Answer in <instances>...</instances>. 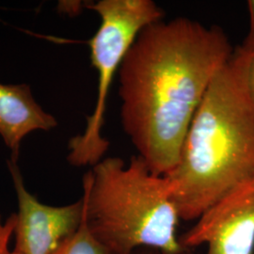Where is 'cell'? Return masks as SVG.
Segmentation results:
<instances>
[{
	"label": "cell",
	"instance_id": "obj_1",
	"mask_svg": "<svg viewBox=\"0 0 254 254\" xmlns=\"http://www.w3.org/2000/svg\"><path fill=\"white\" fill-rule=\"evenodd\" d=\"M234 50L220 27L185 17L139 32L119 69L121 121L152 173L174 170L194 115Z\"/></svg>",
	"mask_w": 254,
	"mask_h": 254
},
{
	"label": "cell",
	"instance_id": "obj_2",
	"mask_svg": "<svg viewBox=\"0 0 254 254\" xmlns=\"http://www.w3.org/2000/svg\"><path fill=\"white\" fill-rule=\"evenodd\" d=\"M180 219L196 220L219 199L254 178V104L235 49L194 115L178 163L165 176Z\"/></svg>",
	"mask_w": 254,
	"mask_h": 254
},
{
	"label": "cell",
	"instance_id": "obj_3",
	"mask_svg": "<svg viewBox=\"0 0 254 254\" xmlns=\"http://www.w3.org/2000/svg\"><path fill=\"white\" fill-rule=\"evenodd\" d=\"M83 209L92 236L111 254L137 249L178 254L180 217L168 179L152 173L138 155L129 163L108 157L83 177Z\"/></svg>",
	"mask_w": 254,
	"mask_h": 254
},
{
	"label": "cell",
	"instance_id": "obj_4",
	"mask_svg": "<svg viewBox=\"0 0 254 254\" xmlns=\"http://www.w3.org/2000/svg\"><path fill=\"white\" fill-rule=\"evenodd\" d=\"M100 17V26L88 44L98 75L97 98L84 132L70 139L68 162L75 167L94 166L108 152L102 136L111 84L129 48L144 27L162 20L164 12L152 0H100L87 5Z\"/></svg>",
	"mask_w": 254,
	"mask_h": 254
},
{
	"label": "cell",
	"instance_id": "obj_5",
	"mask_svg": "<svg viewBox=\"0 0 254 254\" xmlns=\"http://www.w3.org/2000/svg\"><path fill=\"white\" fill-rule=\"evenodd\" d=\"M196 220L179 236L182 248L206 245V254H254V178L230 191Z\"/></svg>",
	"mask_w": 254,
	"mask_h": 254
},
{
	"label": "cell",
	"instance_id": "obj_6",
	"mask_svg": "<svg viewBox=\"0 0 254 254\" xmlns=\"http://www.w3.org/2000/svg\"><path fill=\"white\" fill-rule=\"evenodd\" d=\"M7 165L18 201L13 251L19 254H53L80 227L84 213L82 199L64 206L44 204L27 191L17 162L9 159Z\"/></svg>",
	"mask_w": 254,
	"mask_h": 254
},
{
	"label": "cell",
	"instance_id": "obj_7",
	"mask_svg": "<svg viewBox=\"0 0 254 254\" xmlns=\"http://www.w3.org/2000/svg\"><path fill=\"white\" fill-rule=\"evenodd\" d=\"M58 123L37 103L28 85L0 83V136L17 162L25 136L36 130L49 131Z\"/></svg>",
	"mask_w": 254,
	"mask_h": 254
},
{
	"label": "cell",
	"instance_id": "obj_8",
	"mask_svg": "<svg viewBox=\"0 0 254 254\" xmlns=\"http://www.w3.org/2000/svg\"><path fill=\"white\" fill-rule=\"evenodd\" d=\"M84 210V209H83ZM53 254H111L92 236L86 225L83 213L81 225L68 237Z\"/></svg>",
	"mask_w": 254,
	"mask_h": 254
},
{
	"label": "cell",
	"instance_id": "obj_9",
	"mask_svg": "<svg viewBox=\"0 0 254 254\" xmlns=\"http://www.w3.org/2000/svg\"><path fill=\"white\" fill-rule=\"evenodd\" d=\"M242 67V75L248 96L254 104V49L246 50L243 47L236 48Z\"/></svg>",
	"mask_w": 254,
	"mask_h": 254
},
{
	"label": "cell",
	"instance_id": "obj_10",
	"mask_svg": "<svg viewBox=\"0 0 254 254\" xmlns=\"http://www.w3.org/2000/svg\"><path fill=\"white\" fill-rule=\"evenodd\" d=\"M14 226L15 214L10 215L6 221H3L0 216V254H19L9 248Z\"/></svg>",
	"mask_w": 254,
	"mask_h": 254
},
{
	"label": "cell",
	"instance_id": "obj_11",
	"mask_svg": "<svg viewBox=\"0 0 254 254\" xmlns=\"http://www.w3.org/2000/svg\"><path fill=\"white\" fill-rule=\"evenodd\" d=\"M248 9L250 14V28L241 47L246 50H251L254 49V0L248 1Z\"/></svg>",
	"mask_w": 254,
	"mask_h": 254
},
{
	"label": "cell",
	"instance_id": "obj_12",
	"mask_svg": "<svg viewBox=\"0 0 254 254\" xmlns=\"http://www.w3.org/2000/svg\"><path fill=\"white\" fill-rule=\"evenodd\" d=\"M132 254H193L192 250H187L185 249L184 251H182L178 254H165L163 252L154 250V249H149V248H141V249H137Z\"/></svg>",
	"mask_w": 254,
	"mask_h": 254
}]
</instances>
